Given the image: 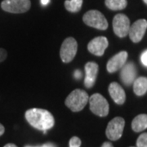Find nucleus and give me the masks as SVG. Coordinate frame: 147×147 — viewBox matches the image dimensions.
Masks as SVG:
<instances>
[{"instance_id":"nucleus-13","label":"nucleus","mask_w":147,"mask_h":147,"mask_svg":"<svg viewBox=\"0 0 147 147\" xmlns=\"http://www.w3.org/2000/svg\"><path fill=\"white\" fill-rule=\"evenodd\" d=\"M98 65L95 62H88L85 65V79L84 85L86 88H91L94 86L97 74H98Z\"/></svg>"},{"instance_id":"nucleus-9","label":"nucleus","mask_w":147,"mask_h":147,"mask_svg":"<svg viewBox=\"0 0 147 147\" xmlns=\"http://www.w3.org/2000/svg\"><path fill=\"white\" fill-rule=\"evenodd\" d=\"M147 29V21L140 19L130 26L128 35L133 42H139L144 37Z\"/></svg>"},{"instance_id":"nucleus-4","label":"nucleus","mask_w":147,"mask_h":147,"mask_svg":"<svg viewBox=\"0 0 147 147\" xmlns=\"http://www.w3.org/2000/svg\"><path fill=\"white\" fill-rule=\"evenodd\" d=\"M90 110L96 115L105 117L109 114V103L102 95L95 93L89 98Z\"/></svg>"},{"instance_id":"nucleus-19","label":"nucleus","mask_w":147,"mask_h":147,"mask_svg":"<svg viewBox=\"0 0 147 147\" xmlns=\"http://www.w3.org/2000/svg\"><path fill=\"white\" fill-rule=\"evenodd\" d=\"M137 147H147V132L142 133L137 138Z\"/></svg>"},{"instance_id":"nucleus-25","label":"nucleus","mask_w":147,"mask_h":147,"mask_svg":"<svg viewBox=\"0 0 147 147\" xmlns=\"http://www.w3.org/2000/svg\"><path fill=\"white\" fill-rule=\"evenodd\" d=\"M4 131H5V128H4V127L3 124H1L0 123V136H2L3 133H4Z\"/></svg>"},{"instance_id":"nucleus-7","label":"nucleus","mask_w":147,"mask_h":147,"mask_svg":"<svg viewBox=\"0 0 147 147\" xmlns=\"http://www.w3.org/2000/svg\"><path fill=\"white\" fill-rule=\"evenodd\" d=\"M125 126V120L121 117H116L108 123L105 134L110 141H117L121 138Z\"/></svg>"},{"instance_id":"nucleus-16","label":"nucleus","mask_w":147,"mask_h":147,"mask_svg":"<svg viewBox=\"0 0 147 147\" xmlns=\"http://www.w3.org/2000/svg\"><path fill=\"white\" fill-rule=\"evenodd\" d=\"M133 91L137 96H143L147 92V78L139 77L133 82Z\"/></svg>"},{"instance_id":"nucleus-6","label":"nucleus","mask_w":147,"mask_h":147,"mask_svg":"<svg viewBox=\"0 0 147 147\" xmlns=\"http://www.w3.org/2000/svg\"><path fill=\"white\" fill-rule=\"evenodd\" d=\"M30 7V0H3L1 3L2 9L11 13L26 12Z\"/></svg>"},{"instance_id":"nucleus-27","label":"nucleus","mask_w":147,"mask_h":147,"mask_svg":"<svg viewBox=\"0 0 147 147\" xmlns=\"http://www.w3.org/2000/svg\"><path fill=\"white\" fill-rule=\"evenodd\" d=\"M4 147H17L16 145H14V144H11V143H9V144H7L4 146Z\"/></svg>"},{"instance_id":"nucleus-14","label":"nucleus","mask_w":147,"mask_h":147,"mask_svg":"<svg viewBox=\"0 0 147 147\" xmlns=\"http://www.w3.org/2000/svg\"><path fill=\"white\" fill-rule=\"evenodd\" d=\"M109 92L113 100L118 105H123L126 100V93L123 88L116 82H113L109 86Z\"/></svg>"},{"instance_id":"nucleus-11","label":"nucleus","mask_w":147,"mask_h":147,"mask_svg":"<svg viewBox=\"0 0 147 147\" xmlns=\"http://www.w3.org/2000/svg\"><path fill=\"white\" fill-rule=\"evenodd\" d=\"M127 53L125 51H122L117 53L113 57L109 60L106 69L109 73H115L120 69L127 62Z\"/></svg>"},{"instance_id":"nucleus-21","label":"nucleus","mask_w":147,"mask_h":147,"mask_svg":"<svg viewBox=\"0 0 147 147\" xmlns=\"http://www.w3.org/2000/svg\"><path fill=\"white\" fill-rule=\"evenodd\" d=\"M7 57V51L3 48H0V63L3 62Z\"/></svg>"},{"instance_id":"nucleus-24","label":"nucleus","mask_w":147,"mask_h":147,"mask_svg":"<svg viewBox=\"0 0 147 147\" xmlns=\"http://www.w3.org/2000/svg\"><path fill=\"white\" fill-rule=\"evenodd\" d=\"M39 147H56V145H54L53 143H46V144H43L42 146H40Z\"/></svg>"},{"instance_id":"nucleus-22","label":"nucleus","mask_w":147,"mask_h":147,"mask_svg":"<svg viewBox=\"0 0 147 147\" xmlns=\"http://www.w3.org/2000/svg\"><path fill=\"white\" fill-rule=\"evenodd\" d=\"M141 61L145 66L147 67V50L142 53V56H141Z\"/></svg>"},{"instance_id":"nucleus-2","label":"nucleus","mask_w":147,"mask_h":147,"mask_svg":"<svg viewBox=\"0 0 147 147\" xmlns=\"http://www.w3.org/2000/svg\"><path fill=\"white\" fill-rule=\"evenodd\" d=\"M88 93L82 89H75L71 92L65 99V105L73 112H79L84 109L88 102Z\"/></svg>"},{"instance_id":"nucleus-23","label":"nucleus","mask_w":147,"mask_h":147,"mask_svg":"<svg viewBox=\"0 0 147 147\" xmlns=\"http://www.w3.org/2000/svg\"><path fill=\"white\" fill-rule=\"evenodd\" d=\"M74 78L76 79H80L82 78V76H83V74L82 72L79 70V69H77V70H75L74 71Z\"/></svg>"},{"instance_id":"nucleus-29","label":"nucleus","mask_w":147,"mask_h":147,"mask_svg":"<svg viewBox=\"0 0 147 147\" xmlns=\"http://www.w3.org/2000/svg\"><path fill=\"white\" fill-rule=\"evenodd\" d=\"M40 146H26L25 147H39Z\"/></svg>"},{"instance_id":"nucleus-17","label":"nucleus","mask_w":147,"mask_h":147,"mask_svg":"<svg viewBox=\"0 0 147 147\" xmlns=\"http://www.w3.org/2000/svg\"><path fill=\"white\" fill-rule=\"evenodd\" d=\"M105 6L113 11L123 10L127 7V0H105Z\"/></svg>"},{"instance_id":"nucleus-20","label":"nucleus","mask_w":147,"mask_h":147,"mask_svg":"<svg viewBox=\"0 0 147 147\" xmlns=\"http://www.w3.org/2000/svg\"><path fill=\"white\" fill-rule=\"evenodd\" d=\"M81 143V140L79 137H73L69 140V147H80Z\"/></svg>"},{"instance_id":"nucleus-1","label":"nucleus","mask_w":147,"mask_h":147,"mask_svg":"<svg viewBox=\"0 0 147 147\" xmlns=\"http://www.w3.org/2000/svg\"><path fill=\"white\" fill-rule=\"evenodd\" d=\"M27 122L33 127L42 131L44 133L51 129L55 124V119L53 115L46 110L32 108L26 112Z\"/></svg>"},{"instance_id":"nucleus-18","label":"nucleus","mask_w":147,"mask_h":147,"mask_svg":"<svg viewBox=\"0 0 147 147\" xmlns=\"http://www.w3.org/2000/svg\"><path fill=\"white\" fill-rule=\"evenodd\" d=\"M83 5V0H65V7L70 12H78Z\"/></svg>"},{"instance_id":"nucleus-30","label":"nucleus","mask_w":147,"mask_h":147,"mask_svg":"<svg viewBox=\"0 0 147 147\" xmlns=\"http://www.w3.org/2000/svg\"><path fill=\"white\" fill-rule=\"evenodd\" d=\"M143 1L145 2V3H146V4H147V0H143Z\"/></svg>"},{"instance_id":"nucleus-28","label":"nucleus","mask_w":147,"mask_h":147,"mask_svg":"<svg viewBox=\"0 0 147 147\" xmlns=\"http://www.w3.org/2000/svg\"><path fill=\"white\" fill-rule=\"evenodd\" d=\"M41 3H42V5H47V3H49V0H41Z\"/></svg>"},{"instance_id":"nucleus-12","label":"nucleus","mask_w":147,"mask_h":147,"mask_svg":"<svg viewBox=\"0 0 147 147\" xmlns=\"http://www.w3.org/2000/svg\"><path fill=\"white\" fill-rule=\"evenodd\" d=\"M137 73V68L134 64L132 62L125 63V65L121 68L120 78L122 82L127 86L131 85L136 79Z\"/></svg>"},{"instance_id":"nucleus-10","label":"nucleus","mask_w":147,"mask_h":147,"mask_svg":"<svg viewBox=\"0 0 147 147\" xmlns=\"http://www.w3.org/2000/svg\"><path fill=\"white\" fill-rule=\"evenodd\" d=\"M108 39L104 36H99L92 39L88 45V49L90 53L97 57H101L108 47Z\"/></svg>"},{"instance_id":"nucleus-31","label":"nucleus","mask_w":147,"mask_h":147,"mask_svg":"<svg viewBox=\"0 0 147 147\" xmlns=\"http://www.w3.org/2000/svg\"><path fill=\"white\" fill-rule=\"evenodd\" d=\"M131 147H133V146H131Z\"/></svg>"},{"instance_id":"nucleus-26","label":"nucleus","mask_w":147,"mask_h":147,"mask_svg":"<svg viewBox=\"0 0 147 147\" xmlns=\"http://www.w3.org/2000/svg\"><path fill=\"white\" fill-rule=\"evenodd\" d=\"M101 147H114V146H113V145H112L110 142H105V143H103V145H102V146Z\"/></svg>"},{"instance_id":"nucleus-8","label":"nucleus","mask_w":147,"mask_h":147,"mask_svg":"<svg viewBox=\"0 0 147 147\" xmlns=\"http://www.w3.org/2000/svg\"><path fill=\"white\" fill-rule=\"evenodd\" d=\"M130 20L124 14H117L113 19V30L116 35L123 38L128 34Z\"/></svg>"},{"instance_id":"nucleus-3","label":"nucleus","mask_w":147,"mask_h":147,"mask_svg":"<svg viewBox=\"0 0 147 147\" xmlns=\"http://www.w3.org/2000/svg\"><path fill=\"white\" fill-rule=\"evenodd\" d=\"M83 21L87 26L97 30H105L108 28V21L106 18L97 10H91L86 12L83 16Z\"/></svg>"},{"instance_id":"nucleus-5","label":"nucleus","mask_w":147,"mask_h":147,"mask_svg":"<svg viewBox=\"0 0 147 147\" xmlns=\"http://www.w3.org/2000/svg\"><path fill=\"white\" fill-rule=\"evenodd\" d=\"M77 50V41L72 37L65 38L60 50V57L64 63H69L71 61H73V59L76 56Z\"/></svg>"},{"instance_id":"nucleus-15","label":"nucleus","mask_w":147,"mask_h":147,"mask_svg":"<svg viewBox=\"0 0 147 147\" xmlns=\"http://www.w3.org/2000/svg\"><path fill=\"white\" fill-rule=\"evenodd\" d=\"M131 128L136 132L146 130L147 128V115L142 114L135 117L131 122Z\"/></svg>"}]
</instances>
